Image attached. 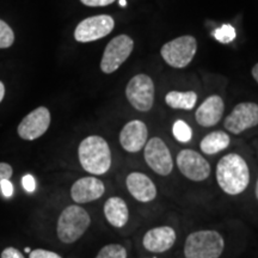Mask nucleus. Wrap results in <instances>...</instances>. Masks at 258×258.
I'll use <instances>...</instances> for the list:
<instances>
[{"label":"nucleus","instance_id":"f257e3e1","mask_svg":"<svg viewBox=\"0 0 258 258\" xmlns=\"http://www.w3.org/2000/svg\"><path fill=\"white\" fill-rule=\"evenodd\" d=\"M215 177L222 191L227 195L237 196L249 186L250 170L243 157L237 153H230L219 160Z\"/></svg>","mask_w":258,"mask_h":258},{"label":"nucleus","instance_id":"1a4fd4ad","mask_svg":"<svg viewBox=\"0 0 258 258\" xmlns=\"http://www.w3.org/2000/svg\"><path fill=\"white\" fill-rule=\"evenodd\" d=\"M179 172L192 182H203L211 176V165L202 154L194 150H182L176 159Z\"/></svg>","mask_w":258,"mask_h":258},{"label":"nucleus","instance_id":"c756f323","mask_svg":"<svg viewBox=\"0 0 258 258\" xmlns=\"http://www.w3.org/2000/svg\"><path fill=\"white\" fill-rule=\"evenodd\" d=\"M0 188H2V192L5 198H11L12 194H14V186L12 183L10 182V179H5L0 183Z\"/></svg>","mask_w":258,"mask_h":258},{"label":"nucleus","instance_id":"2eb2a0df","mask_svg":"<svg viewBox=\"0 0 258 258\" xmlns=\"http://www.w3.org/2000/svg\"><path fill=\"white\" fill-rule=\"evenodd\" d=\"M105 192V185L101 179L89 176L73 183L71 198L76 203H89L101 199Z\"/></svg>","mask_w":258,"mask_h":258},{"label":"nucleus","instance_id":"9b49d317","mask_svg":"<svg viewBox=\"0 0 258 258\" xmlns=\"http://www.w3.org/2000/svg\"><path fill=\"white\" fill-rule=\"evenodd\" d=\"M258 124V104L251 102L239 103L227 117L224 125L232 134H240L247 129L256 127Z\"/></svg>","mask_w":258,"mask_h":258},{"label":"nucleus","instance_id":"b1692460","mask_svg":"<svg viewBox=\"0 0 258 258\" xmlns=\"http://www.w3.org/2000/svg\"><path fill=\"white\" fill-rule=\"evenodd\" d=\"M15 42V32L6 22L0 19V48H9Z\"/></svg>","mask_w":258,"mask_h":258},{"label":"nucleus","instance_id":"f03ea898","mask_svg":"<svg viewBox=\"0 0 258 258\" xmlns=\"http://www.w3.org/2000/svg\"><path fill=\"white\" fill-rule=\"evenodd\" d=\"M80 165L91 175H104L111 167V151L106 141L98 135H90L78 147Z\"/></svg>","mask_w":258,"mask_h":258},{"label":"nucleus","instance_id":"7c9ffc66","mask_svg":"<svg viewBox=\"0 0 258 258\" xmlns=\"http://www.w3.org/2000/svg\"><path fill=\"white\" fill-rule=\"evenodd\" d=\"M4 96H5V86L4 84L0 82V103H2L3 99H4Z\"/></svg>","mask_w":258,"mask_h":258},{"label":"nucleus","instance_id":"cd10ccee","mask_svg":"<svg viewBox=\"0 0 258 258\" xmlns=\"http://www.w3.org/2000/svg\"><path fill=\"white\" fill-rule=\"evenodd\" d=\"M84 5L90 8H98V6H108L112 4L115 0H80Z\"/></svg>","mask_w":258,"mask_h":258},{"label":"nucleus","instance_id":"4468645a","mask_svg":"<svg viewBox=\"0 0 258 258\" xmlns=\"http://www.w3.org/2000/svg\"><path fill=\"white\" fill-rule=\"evenodd\" d=\"M148 138L147 125L140 120H133L124 124L120 133V144L129 153H138L145 147Z\"/></svg>","mask_w":258,"mask_h":258},{"label":"nucleus","instance_id":"f704fd0d","mask_svg":"<svg viewBox=\"0 0 258 258\" xmlns=\"http://www.w3.org/2000/svg\"><path fill=\"white\" fill-rule=\"evenodd\" d=\"M25 252H30V249H29V247H25Z\"/></svg>","mask_w":258,"mask_h":258},{"label":"nucleus","instance_id":"72a5a7b5","mask_svg":"<svg viewBox=\"0 0 258 258\" xmlns=\"http://www.w3.org/2000/svg\"><path fill=\"white\" fill-rule=\"evenodd\" d=\"M254 194H256V198L258 200V178H257V182H256V189H254Z\"/></svg>","mask_w":258,"mask_h":258},{"label":"nucleus","instance_id":"5701e85b","mask_svg":"<svg viewBox=\"0 0 258 258\" xmlns=\"http://www.w3.org/2000/svg\"><path fill=\"white\" fill-rule=\"evenodd\" d=\"M214 37L215 40L221 42V43H231L232 41L235 38V29L232 27L231 24H224L222 27L218 28L217 30L214 31Z\"/></svg>","mask_w":258,"mask_h":258},{"label":"nucleus","instance_id":"6e6552de","mask_svg":"<svg viewBox=\"0 0 258 258\" xmlns=\"http://www.w3.org/2000/svg\"><path fill=\"white\" fill-rule=\"evenodd\" d=\"M134 48V41L127 35H118L106 44L101 61V70L106 74L114 73L128 59Z\"/></svg>","mask_w":258,"mask_h":258},{"label":"nucleus","instance_id":"393cba45","mask_svg":"<svg viewBox=\"0 0 258 258\" xmlns=\"http://www.w3.org/2000/svg\"><path fill=\"white\" fill-rule=\"evenodd\" d=\"M29 258H62L60 254H57L53 251H48L43 249H36L34 251H30V256Z\"/></svg>","mask_w":258,"mask_h":258},{"label":"nucleus","instance_id":"20e7f679","mask_svg":"<svg viewBox=\"0 0 258 258\" xmlns=\"http://www.w3.org/2000/svg\"><path fill=\"white\" fill-rule=\"evenodd\" d=\"M91 225V218L86 209L78 205L69 206L57 219V238L63 244H72L83 237Z\"/></svg>","mask_w":258,"mask_h":258},{"label":"nucleus","instance_id":"4be33fe9","mask_svg":"<svg viewBox=\"0 0 258 258\" xmlns=\"http://www.w3.org/2000/svg\"><path fill=\"white\" fill-rule=\"evenodd\" d=\"M172 133L176 140L182 144L189 143L192 138V129L183 120H177L175 123H173Z\"/></svg>","mask_w":258,"mask_h":258},{"label":"nucleus","instance_id":"473e14b6","mask_svg":"<svg viewBox=\"0 0 258 258\" xmlns=\"http://www.w3.org/2000/svg\"><path fill=\"white\" fill-rule=\"evenodd\" d=\"M118 4H120L122 8H124V6H127V2H125V0H118Z\"/></svg>","mask_w":258,"mask_h":258},{"label":"nucleus","instance_id":"aec40b11","mask_svg":"<svg viewBox=\"0 0 258 258\" xmlns=\"http://www.w3.org/2000/svg\"><path fill=\"white\" fill-rule=\"evenodd\" d=\"M198 101V95L194 91L179 92L171 91L166 95V104L172 109H182V110H191Z\"/></svg>","mask_w":258,"mask_h":258},{"label":"nucleus","instance_id":"bb28decb","mask_svg":"<svg viewBox=\"0 0 258 258\" xmlns=\"http://www.w3.org/2000/svg\"><path fill=\"white\" fill-rule=\"evenodd\" d=\"M22 184H23L25 191L28 192L35 191V189H36V182H35V178L31 175H25L22 178Z\"/></svg>","mask_w":258,"mask_h":258},{"label":"nucleus","instance_id":"423d86ee","mask_svg":"<svg viewBox=\"0 0 258 258\" xmlns=\"http://www.w3.org/2000/svg\"><path fill=\"white\" fill-rule=\"evenodd\" d=\"M128 102L139 111H150L154 103V84L146 74L133 77L125 88Z\"/></svg>","mask_w":258,"mask_h":258},{"label":"nucleus","instance_id":"39448f33","mask_svg":"<svg viewBox=\"0 0 258 258\" xmlns=\"http://www.w3.org/2000/svg\"><path fill=\"white\" fill-rule=\"evenodd\" d=\"M198 50L196 38L190 35L177 37L161 47V56L167 64L175 69H183L191 62Z\"/></svg>","mask_w":258,"mask_h":258},{"label":"nucleus","instance_id":"f3484780","mask_svg":"<svg viewBox=\"0 0 258 258\" xmlns=\"http://www.w3.org/2000/svg\"><path fill=\"white\" fill-rule=\"evenodd\" d=\"M225 110L224 101L220 96L213 95L205 99L195 112L196 122L202 127L217 125L222 118Z\"/></svg>","mask_w":258,"mask_h":258},{"label":"nucleus","instance_id":"a211bd4d","mask_svg":"<svg viewBox=\"0 0 258 258\" xmlns=\"http://www.w3.org/2000/svg\"><path fill=\"white\" fill-rule=\"evenodd\" d=\"M104 217L109 224L116 228H122L129 220V209L123 199L112 196L109 198L103 207Z\"/></svg>","mask_w":258,"mask_h":258},{"label":"nucleus","instance_id":"dca6fc26","mask_svg":"<svg viewBox=\"0 0 258 258\" xmlns=\"http://www.w3.org/2000/svg\"><path fill=\"white\" fill-rule=\"evenodd\" d=\"M125 186L137 201L152 202L157 198L158 190L154 182L143 172H131L125 178Z\"/></svg>","mask_w":258,"mask_h":258},{"label":"nucleus","instance_id":"c85d7f7f","mask_svg":"<svg viewBox=\"0 0 258 258\" xmlns=\"http://www.w3.org/2000/svg\"><path fill=\"white\" fill-rule=\"evenodd\" d=\"M2 258H24L22 252L15 247H6L2 252Z\"/></svg>","mask_w":258,"mask_h":258},{"label":"nucleus","instance_id":"0eeeda50","mask_svg":"<svg viewBox=\"0 0 258 258\" xmlns=\"http://www.w3.org/2000/svg\"><path fill=\"white\" fill-rule=\"evenodd\" d=\"M144 158L150 169L159 176H169L173 170V159L166 144L160 138H152L144 147Z\"/></svg>","mask_w":258,"mask_h":258},{"label":"nucleus","instance_id":"9d476101","mask_svg":"<svg viewBox=\"0 0 258 258\" xmlns=\"http://www.w3.org/2000/svg\"><path fill=\"white\" fill-rule=\"evenodd\" d=\"M114 27V18L110 16H93V17L85 18L77 25L76 30H74V38L82 43L101 40L110 34Z\"/></svg>","mask_w":258,"mask_h":258},{"label":"nucleus","instance_id":"412c9836","mask_svg":"<svg viewBox=\"0 0 258 258\" xmlns=\"http://www.w3.org/2000/svg\"><path fill=\"white\" fill-rule=\"evenodd\" d=\"M127 249L120 244H108L103 246L95 258H127Z\"/></svg>","mask_w":258,"mask_h":258},{"label":"nucleus","instance_id":"ddd939ff","mask_svg":"<svg viewBox=\"0 0 258 258\" xmlns=\"http://www.w3.org/2000/svg\"><path fill=\"white\" fill-rule=\"evenodd\" d=\"M176 239V231L171 226H158L144 234L143 246L148 252L163 253L175 245Z\"/></svg>","mask_w":258,"mask_h":258},{"label":"nucleus","instance_id":"a878e982","mask_svg":"<svg viewBox=\"0 0 258 258\" xmlns=\"http://www.w3.org/2000/svg\"><path fill=\"white\" fill-rule=\"evenodd\" d=\"M14 173L12 166L8 163H0V183L5 179H10Z\"/></svg>","mask_w":258,"mask_h":258},{"label":"nucleus","instance_id":"2f4dec72","mask_svg":"<svg viewBox=\"0 0 258 258\" xmlns=\"http://www.w3.org/2000/svg\"><path fill=\"white\" fill-rule=\"evenodd\" d=\"M252 76H253V78H254V80H256V82L258 83V63H256L253 66V69H252Z\"/></svg>","mask_w":258,"mask_h":258},{"label":"nucleus","instance_id":"7ed1b4c3","mask_svg":"<svg viewBox=\"0 0 258 258\" xmlns=\"http://www.w3.org/2000/svg\"><path fill=\"white\" fill-rule=\"evenodd\" d=\"M225 249L222 235L215 230L191 232L184 243L185 258H220Z\"/></svg>","mask_w":258,"mask_h":258},{"label":"nucleus","instance_id":"f8f14e48","mask_svg":"<svg viewBox=\"0 0 258 258\" xmlns=\"http://www.w3.org/2000/svg\"><path fill=\"white\" fill-rule=\"evenodd\" d=\"M50 125V112L46 106H38L37 109L28 114L19 123L17 132L23 140L32 141L41 138Z\"/></svg>","mask_w":258,"mask_h":258},{"label":"nucleus","instance_id":"6ab92c4d","mask_svg":"<svg viewBox=\"0 0 258 258\" xmlns=\"http://www.w3.org/2000/svg\"><path fill=\"white\" fill-rule=\"evenodd\" d=\"M230 135L222 131H217L212 132L202 139L201 143H200V148L205 154L213 156V154H217L226 150L230 146Z\"/></svg>","mask_w":258,"mask_h":258}]
</instances>
